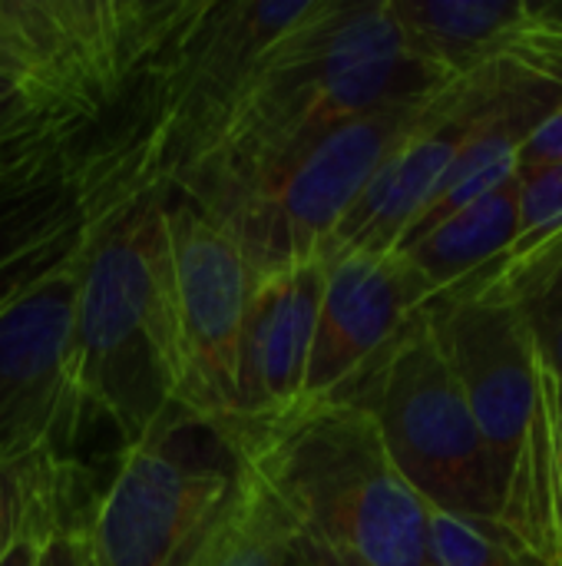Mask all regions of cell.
Returning <instances> with one entry per match:
<instances>
[{"mask_svg": "<svg viewBox=\"0 0 562 566\" xmlns=\"http://www.w3.org/2000/svg\"><path fill=\"white\" fill-rule=\"evenodd\" d=\"M311 3L176 0L116 103L93 123L103 133L66 146L86 212L179 189L215 149L265 50Z\"/></svg>", "mask_w": 562, "mask_h": 566, "instance_id": "1", "label": "cell"}, {"mask_svg": "<svg viewBox=\"0 0 562 566\" xmlns=\"http://www.w3.org/2000/svg\"><path fill=\"white\" fill-rule=\"evenodd\" d=\"M447 83L404 50L388 0H315L265 50L215 149L172 192L252 179L354 116Z\"/></svg>", "mask_w": 562, "mask_h": 566, "instance_id": "2", "label": "cell"}, {"mask_svg": "<svg viewBox=\"0 0 562 566\" xmlns=\"http://www.w3.org/2000/svg\"><path fill=\"white\" fill-rule=\"evenodd\" d=\"M484 441L497 527L562 566L560 378L510 295L470 279L424 305Z\"/></svg>", "mask_w": 562, "mask_h": 566, "instance_id": "3", "label": "cell"}, {"mask_svg": "<svg viewBox=\"0 0 562 566\" xmlns=\"http://www.w3.org/2000/svg\"><path fill=\"white\" fill-rule=\"evenodd\" d=\"M73 371L86 411L106 415L126 444L179 408L166 196L126 199L89 216L73 308Z\"/></svg>", "mask_w": 562, "mask_h": 566, "instance_id": "4", "label": "cell"}, {"mask_svg": "<svg viewBox=\"0 0 562 566\" xmlns=\"http://www.w3.org/2000/svg\"><path fill=\"white\" fill-rule=\"evenodd\" d=\"M238 428L248 468L291 524L368 566H437L434 507L394 468L374 418L358 405H298Z\"/></svg>", "mask_w": 562, "mask_h": 566, "instance_id": "5", "label": "cell"}, {"mask_svg": "<svg viewBox=\"0 0 562 566\" xmlns=\"http://www.w3.org/2000/svg\"><path fill=\"white\" fill-rule=\"evenodd\" d=\"M245 474L235 424L169 411L126 444L83 527L89 566H205L232 524Z\"/></svg>", "mask_w": 562, "mask_h": 566, "instance_id": "6", "label": "cell"}, {"mask_svg": "<svg viewBox=\"0 0 562 566\" xmlns=\"http://www.w3.org/2000/svg\"><path fill=\"white\" fill-rule=\"evenodd\" d=\"M437 93L354 116L291 149L252 179L176 196L215 222L258 275L321 259L338 222L388 156L431 113Z\"/></svg>", "mask_w": 562, "mask_h": 566, "instance_id": "7", "label": "cell"}, {"mask_svg": "<svg viewBox=\"0 0 562 566\" xmlns=\"http://www.w3.org/2000/svg\"><path fill=\"white\" fill-rule=\"evenodd\" d=\"M335 405L374 418L394 468L434 511L497 527L484 441L424 308Z\"/></svg>", "mask_w": 562, "mask_h": 566, "instance_id": "8", "label": "cell"}, {"mask_svg": "<svg viewBox=\"0 0 562 566\" xmlns=\"http://www.w3.org/2000/svg\"><path fill=\"white\" fill-rule=\"evenodd\" d=\"M176 0H0V63L70 126L116 103Z\"/></svg>", "mask_w": 562, "mask_h": 566, "instance_id": "9", "label": "cell"}, {"mask_svg": "<svg viewBox=\"0 0 562 566\" xmlns=\"http://www.w3.org/2000/svg\"><path fill=\"white\" fill-rule=\"evenodd\" d=\"M172 252L176 405L215 424H235V355L258 272L192 202L166 196Z\"/></svg>", "mask_w": 562, "mask_h": 566, "instance_id": "10", "label": "cell"}, {"mask_svg": "<svg viewBox=\"0 0 562 566\" xmlns=\"http://www.w3.org/2000/svg\"><path fill=\"white\" fill-rule=\"evenodd\" d=\"M79 249L0 312V461L43 444L70 451L79 431L86 411L73 371Z\"/></svg>", "mask_w": 562, "mask_h": 566, "instance_id": "11", "label": "cell"}, {"mask_svg": "<svg viewBox=\"0 0 562 566\" xmlns=\"http://www.w3.org/2000/svg\"><path fill=\"white\" fill-rule=\"evenodd\" d=\"M507 60H494L447 83L417 129L388 156L368 189L331 232L321 259L344 252H394L411 219L431 199L464 143L490 113L503 86Z\"/></svg>", "mask_w": 562, "mask_h": 566, "instance_id": "12", "label": "cell"}, {"mask_svg": "<svg viewBox=\"0 0 562 566\" xmlns=\"http://www.w3.org/2000/svg\"><path fill=\"white\" fill-rule=\"evenodd\" d=\"M301 405H335L371 371L431 289L397 252L331 255Z\"/></svg>", "mask_w": 562, "mask_h": 566, "instance_id": "13", "label": "cell"}, {"mask_svg": "<svg viewBox=\"0 0 562 566\" xmlns=\"http://www.w3.org/2000/svg\"><path fill=\"white\" fill-rule=\"evenodd\" d=\"M325 279V259L258 275L235 355V424H265L301 405Z\"/></svg>", "mask_w": 562, "mask_h": 566, "instance_id": "14", "label": "cell"}, {"mask_svg": "<svg viewBox=\"0 0 562 566\" xmlns=\"http://www.w3.org/2000/svg\"><path fill=\"white\" fill-rule=\"evenodd\" d=\"M404 50L447 80L494 60L527 20V0H388Z\"/></svg>", "mask_w": 562, "mask_h": 566, "instance_id": "15", "label": "cell"}, {"mask_svg": "<svg viewBox=\"0 0 562 566\" xmlns=\"http://www.w3.org/2000/svg\"><path fill=\"white\" fill-rule=\"evenodd\" d=\"M517 239V172L497 189L464 206L424 239L394 249L431 289V298L464 285L484 269L497 265Z\"/></svg>", "mask_w": 562, "mask_h": 566, "instance_id": "16", "label": "cell"}, {"mask_svg": "<svg viewBox=\"0 0 562 566\" xmlns=\"http://www.w3.org/2000/svg\"><path fill=\"white\" fill-rule=\"evenodd\" d=\"M73 474V461L53 444L0 461V560L23 541L43 544L70 527Z\"/></svg>", "mask_w": 562, "mask_h": 566, "instance_id": "17", "label": "cell"}, {"mask_svg": "<svg viewBox=\"0 0 562 566\" xmlns=\"http://www.w3.org/2000/svg\"><path fill=\"white\" fill-rule=\"evenodd\" d=\"M474 279L490 282L513 298L543 361L562 381V239L527 259L497 262Z\"/></svg>", "mask_w": 562, "mask_h": 566, "instance_id": "18", "label": "cell"}, {"mask_svg": "<svg viewBox=\"0 0 562 566\" xmlns=\"http://www.w3.org/2000/svg\"><path fill=\"white\" fill-rule=\"evenodd\" d=\"M70 126L0 63V186L23 179L66 149Z\"/></svg>", "mask_w": 562, "mask_h": 566, "instance_id": "19", "label": "cell"}, {"mask_svg": "<svg viewBox=\"0 0 562 566\" xmlns=\"http://www.w3.org/2000/svg\"><path fill=\"white\" fill-rule=\"evenodd\" d=\"M295 524L248 468L232 524L205 566H285Z\"/></svg>", "mask_w": 562, "mask_h": 566, "instance_id": "20", "label": "cell"}, {"mask_svg": "<svg viewBox=\"0 0 562 566\" xmlns=\"http://www.w3.org/2000/svg\"><path fill=\"white\" fill-rule=\"evenodd\" d=\"M562 239V166L517 169V239L500 262H517Z\"/></svg>", "mask_w": 562, "mask_h": 566, "instance_id": "21", "label": "cell"}, {"mask_svg": "<svg viewBox=\"0 0 562 566\" xmlns=\"http://www.w3.org/2000/svg\"><path fill=\"white\" fill-rule=\"evenodd\" d=\"M503 60H517L562 86V0L530 3L523 27L503 50Z\"/></svg>", "mask_w": 562, "mask_h": 566, "instance_id": "22", "label": "cell"}, {"mask_svg": "<svg viewBox=\"0 0 562 566\" xmlns=\"http://www.w3.org/2000/svg\"><path fill=\"white\" fill-rule=\"evenodd\" d=\"M533 166H562V99L560 106L523 139L517 153V169Z\"/></svg>", "mask_w": 562, "mask_h": 566, "instance_id": "23", "label": "cell"}, {"mask_svg": "<svg viewBox=\"0 0 562 566\" xmlns=\"http://www.w3.org/2000/svg\"><path fill=\"white\" fill-rule=\"evenodd\" d=\"M285 566H368L364 560L344 554V551H335L328 544H321L318 537H308L295 527L291 534V544H288V557Z\"/></svg>", "mask_w": 562, "mask_h": 566, "instance_id": "24", "label": "cell"}, {"mask_svg": "<svg viewBox=\"0 0 562 566\" xmlns=\"http://www.w3.org/2000/svg\"><path fill=\"white\" fill-rule=\"evenodd\" d=\"M36 566H89V554H86V537L83 527H63L60 534H53L43 547Z\"/></svg>", "mask_w": 562, "mask_h": 566, "instance_id": "25", "label": "cell"}, {"mask_svg": "<svg viewBox=\"0 0 562 566\" xmlns=\"http://www.w3.org/2000/svg\"><path fill=\"white\" fill-rule=\"evenodd\" d=\"M46 544V541H43ZM40 541H23V544H17L0 566H36V557H40V547H43Z\"/></svg>", "mask_w": 562, "mask_h": 566, "instance_id": "26", "label": "cell"}, {"mask_svg": "<svg viewBox=\"0 0 562 566\" xmlns=\"http://www.w3.org/2000/svg\"><path fill=\"white\" fill-rule=\"evenodd\" d=\"M556 415H560V478H562V381H560V401H556Z\"/></svg>", "mask_w": 562, "mask_h": 566, "instance_id": "27", "label": "cell"}]
</instances>
